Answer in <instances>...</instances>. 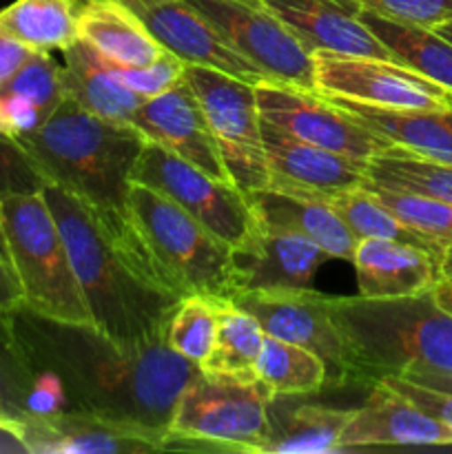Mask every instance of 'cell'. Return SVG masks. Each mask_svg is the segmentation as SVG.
I'll use <instances>...</instances> for the list:
<instances>
[{
	"label": "cell",
	"instance_id": "1",
	"mask_svg": "<svg viewBox=\"0 0 452 454\" xmlns=\"http://www.w3.org/2000/svg\"><path fill=\"white\" fill-rule=\"evenodd\" d=\"M25 310V309H22ZM27 313V310H25ZM34 319V335L20 333L34 366L60 390L62 411L89 412L158 434H168L182 390L199 375L198 364L155 340L120 348L93 326Z\"/></svg>",
	"mask_w": 452,
	"mask_h": 454
},
{
	"label": "cell",
	"instance_id": "2",
	"mask_svg": "<svg viewBox=\"0 0 452 454\" xmlns=\"http://www.w3.org/2000/svg\"><path fill=\"white\" fill-rule=\"evenodd\" d=\"M43 195L65 238L93 328L120 348L164 340L182 297L164 286L136 226L111 229L89 204L56 184L44 186Z\"/></svg>",
	"mask_w": 452,
	"mask_h": 454
},
{
	"label": "cell",
	"instance_id": "3",
	"mask_svg": "<svg viewBox=\"0 0 452 454\" xmlns=\"http://www.w3.org/2000/svg\"><path fill=\"white\" fill-rule=\"evenodd\" d=\"M18 142L49 184L82 200L113 229L131 224V171L146 145L137 129L97 118L65 98L43 127Z\"/></svg>",
	"mask_w": 452,
	"mask_h": 454
},
{
	"label": "cell",
	"instance_id": "4",
	"mask_svg": "<svg viewBox=\"0 0 452 454\" xmlns=\"http://www.w3.org/2000/svg\"><path fill=\"white\" fill-rule=\"evenodd\" d=\"M346 346L350 386L406 372H452V313L433 291L403 297H331Z\"/></svg>",
	"mask_w": 452,
	"mask_h": 454
},
{
	"label": "cell",
	"instance_id": "5",
	"mask_svg": "<svg viewBox=\"0 0 452 454\" xmlns=\"http://www.w3.org/2000/svg\"><path fill=\"white\" fill-rule=\"evenodd\" d=\"M0 226L22 309L49 322L93 326L65 238L44 195L0 198Z\"/></svg>",
	"mask_w": 452,
	"mask_h": 454
},
{
	"label": "cell",
	"instance_id": "6",
	"mask_svg": "<svg viewBox=\"0 0 452 454\" xmlns=\"http://www.w3.org/2000/svg\"><path fill=\"white\" fill-rule=\"evenodd\" d=\"M127 204L137 239L168 291L177 297L235 295L233 248L149 186L131 182Z\"/></svg>",
	"mask_w": 452,
	"mask_h": 454
},
{
	"label": "cell",
	"instance_id": "7",
	"mask_svg": "<svg viewBox=\"0 0 452 454\" xmlns=\"http://www.w3.org/2000/svg\"><path fill=\"white\" fill-rule=\"evenodd\" d=\"M273 397L260 381L199 375L173 408L164 450L261 454L270 433Z\"/></svg>",
	"mask_w": 452,
	"mask_h": 454
},
{
	"label": "cell",
	"instance_id": "8",
	"mask_svg": "<svg viewBox=\"0 0 452 454\" xmlns=\"http://www.w3.org/2000/svg\"><path fill=\"white\" fill-rule=\"evenodd\" d=\"M131 182L162 193L233 251L246 247L257 229V217L244 191L153 142L142 149Z\"/></svg>",
	"mask_w": 452,
	"mask_h": 454
},
{
	"label": "cell",
	"instance_id": "9",
	"mask_svg": "<svg viewBox=\"0 0 452 454\" xmlns=\"http://www.w3.org/2000/svg\"><path fill=\"white\" fill-rule=\"evenodd\" d=\"M184 80L202 105L230 182L244 193L269 189L270 168L261 142L255 84L198 65H186Z\"/></svg>",
	"mask_w": 452,
	"mask_h": 454
},
{
	"label": "cell",
	"instance_id": "10",
	"mask_svg": "<svg viewBox=\"0 0 452 454\" xmlns=\"http://www.w3.org/2000/svg\"><path fill=\"white\" fill-rule=\"evenodd\" d=\"M213 29L269 78L286 87L315 89L313 51L266 9L248 0H189Z\"/></svg>",
	"mask_w": 452,
	"mask_h": 454
},
{
	"label": "cell",
	"instance_id": "11",
	"mask_svg": "<svg viewBox=\"0 0 452 454\" xmlns=\"http://www.w3.org/2000/svg\"><path fill=\"white\" fill-rule=\"evenodd\" d=\"M257 109L266 122L284 129L300 140L335 151L366 167L368 160L388 149L384 137L362 127L331 98L319 91L286 87L277 82L255 84Z\"/></svg>",
	"mask_w": 452,
	"mask_h": 454
},
{
	"label": "cell",
	"instance_id": "12",
	"mask_svg": "<svg viewBox=\"0 0 452 454\" xmlns=\"http://www.w3.org/2000/svg\"><path fill=\"white\" fill-rule=\"evenodd\" d=\"M315 89L323 96L348 98L388 109H441L452 93L397 62L313 51Z\"/></svg>",
	"mask_w": 452,
	"mask_h": 454
},
{
	"label": "cell",
	"instance_id": "13",
	"mask_svg": "<svg viewBox=\"0 0 452 454\" xmlns=\"http://www.w3.org/2000/svg\"><path fill=\"white\" fill-rule=\"evenodd\" d=\"M233 301L260 322L266 335L322 357L332 375V386H350L346 346L332 322L331 297L313 288H275L239 293Z\"/></svg>",
	"mask_w": 452,
	"mask_h": 454
},
{
	"label": "cell",
	"instance_id": "14",
	"mask_svg": "<svg viewBox=\"0 0 452 454\" xmlns=\"http://www.w3.org/2000/svg\"><path fill=\"white\" fill-rule=\"evenodd\" d=\"M31 454H142L160 452L168 434L78 411L34 412L20 421Z\"/></svg>",
	"mask_w": 452,
	"mask_h": 454
},
{
	"label": "cell",
	"instance_id": "15",
	"mask_svg": "<svg viewBox=\"0 0 452 454\" xmlns=\"http://www.w3.org/2000/svg\"><path fill=\"white\" fill-rule=\"evenodd\" d=\"M131 127L146 142L180 155L217 180L230 182L202 105L184 78L168 91L142 102L131 115Z\"/></svg>",
	"mask_w": 452,
	"mask_h": 454
},
{
	"label": "cell",
	"instance_id": "16",
	"mask_svg": "<svg viewBox=\"0 0 452 454\" xmlns=\"http://www.w3.org/2000/svg\"><path fill=\"white\" fill-rule=\"evenodd\" d=\"M328 260L332 257L304 235L257 220L251 242L233 251L235 295L275 288H310L317 269Z\"/></svg>",
	"mask_w": 452,
	"mask_h": 454
},
{
	"label": "cell",
	"instance_id": "17",
	"mask_svg": "<svg viewBox=\"0 0 452 454\" xmlns=\"http://www.w3.org/2000/svg\"><path fill=\"white\" fill-rule=\"evenodd\" d=\"M261 142L270 168V184L304 193L331 195L368 184L366 167L335 151L300 140L261 118Z\"/></svg>",
	"mask_w": 452,
	"mask_h": 454
},
{
	"label": "cell",
	"instance_id": "18",
	"mask_svg": "<svg viewBox=\"0 0 452 454\" xmlns=\"http://www.w3.org/2000/svg\"><path fill=\"white\" fill-rule=\"evenodd\" d=\"M282 20L310 51L377 58L397 62L393 53L359 20L348 0H248ZM399 65V62H397Z\"/></svg>",
	"mask_w": 452,
	"mask_h": 454
},
{
	"label": "cell",
	"instance_id": "19",
	"mask_svg": "<svg viewBox=\"0 0 452 454\" xmlns=\"http://www.w3.org/2000/svg\"><path fill=\"white\" fill-rule=\"evenodd\" d=\"M144 20L151 34L162 43L164 49L175 53L186 65L208 67L248 84L269 82L257 67L239 56L211 22L191 7L189 0H167L136 12Z\"/></svg>",
	"mask_w": 452,
	"mask_h": 454
},
{
	"label": "cell",
	"instance_id": "20",
	"mask_svg": "<svg viewBox=\"0 0 452 454\" xmlns=\"http://www.w3.org/2000/svg\"><path fill=\"white\" fill-rule=\"evenodd\" d=\"M377 446H452V430L377 381L366 406L353 411L346 424L339 452Z\"/></svg>",
	"mask_w": 452,
	"mask_h": 454
},
{
	"label": "cell",
	"instance_id": "21",
	"mask_svg": "<svg viewBox=\"0 0 452 454\" xmlns=\"http://www.w3.org/2000/svg\"><path fill=\"white\" fill-rule=\"evenodd\" d=\"M353 264L359 295L377 300L433 291L443 279L433 253L394 239H359Z\"/></svg>",
	"mask_w": 452,
	"mask_h": 454
},
{
	"label": "cell",
	"instance_id": "22",
	"mask_svg": "<svg viewBox=\"0 0 452 454\" xmlns=\"http://www.w3.org/2000/svg\"><path fill=\"white\" fill-rule=\"evenodd\" d=\"M246 198L260 222L304 235L331 257L353 262L357 238L346 229L326 198L273 184L246 193Z\"/></svg>",
	"mask_w": 452,
	"mask_h": 454
},
{
	"label": "cell",
	"instance_id": "23",
	"mask_svg": "<svg viewBox=\"0 0 452 454\" xmlns=\"http://www.w3.org/2000/svg\"><path fill=\"white\" fill-rule=\"evenodd\" d=\"M331 100L390 146L452 164V105L441 109H388L348 98Z\"/></svg>",
	"mask_w": 452,
	"mask_h": 454
},
{
	"label": "cell",
	"instance_id": "24",
	"mask_svg": "<svg viewBox=\"0 0 452 454\" xmlns=\"http://www.w3.org/2000/svg\"><path fill=\"white\" fill-rule=\"evenodd\" d=\"M78 40L113 67H146L167 51L144 20L120 0H84Z\"/></svg>",
	"mask_w": 452,
	"mask_h": 454
},
{
	"label": "cell",
	"instance_id": "25",
	"mask_svg": "<svg viewBox=\"0 0 452 454\" xmlns=\"http://www.w3.org/2000/svg\"><path fill=\"white\" fill-rule=\"evenodd\" d=\"M62 56H65L62 65L65 98L102 120L131 124V115L144 102V98L129 89L82 40L69 44Z\"/></svg>",
	"mask_w": 452,
	"mask_h": 454
},
{
	"label": "cell",
	"instance_id": "26",
	"mask_svg": "<svg viewBox=\"0 0 452 454\" xmlns=\"http://www.w3.org/2000/svg\"><path fill=\"white\" fill-rule=\"evenodd\" d=\"M359 20L393 53L399 65L417 71L452 93V43L430 27L388 20L359 9Z\"/></svg>",
	"mask_w": 452,
	"mask_h": 454
},
{
	"label": "cell",
	"instance_id": "27",
	"mask_svg": "<svg viewBox=\"0 0 452 454\" xmlns=\"http://www.w3.org/2000/svg\"><path fill=\"white\" fill-rule=\"evenodd\" d=\"M353 411L304 403L275 417L270 412V433L261 454H331L339 452L341 434Z\"/></svg>",
	"mask_w": 452,
	"mask_h": 454
},
{
	"label": "cell",
	"instance_id": "28",
	"mask_svg": "<svg viewBox=\"0 0 452 454\" xmlns=\"http://www.w3.org/2000/svg\"><path fill=\"white\" fill-rule=\"evenodd\" d=\"M80 0H16L0 12V29L31 51H65L78 40Z\"/></svg>",
	"mask_w": 452,
	"mask_h": 454
},
{
	"label": "cell",
	"instance_id": "29",
	"mask_svg": "<svg viewBox=\"0 0 452 454\" xmlns=\"http://www.w3.org/2000/svg\"><path fill=\"white\" fill-rule=\"evenodd\" d=\"M264 335L260 322L251 313L239 309L233 300H220L215 344L199 371L204 375L255 381V364Z\"/></svg>",
	"mask_w": 452,
	"mask_h": 454
},
{
	"label": "cell",
	"instance_id": "30",
	"mask_svg": "<svg viewBox=\"0 0 452 454\" xmlns=\"http://www.w3.org/2000/svg\"><path fill=\"white\" fill-rule=\"evenodd\" d=\"M255 377L273 399L310 395L328 384V368L322 357L308 348L264 335Z\"/></svg>",
	"mask_w": 452,
	"mask_h": 454
},
{
	"label": "cell",
	"instance_id": "31",
	"mask_svg": "<svg viewBox=\"0 0 452 454\" xmlns=\"http://www.w3.org/2000/svg\"><path fill=\"white\" fill-rule=\"evenodd\" d=\"M368 184L452 204V164L388 146L366 164Z\"/></svg>",
	"mask_w": 452,
	"mask_h": 454
},
{
	"label": "cell",
	"instance_id": "32",
	"mask_svg": "<svg viewBox=\"0 0 452 454\" xmlns=\"http://www.w3.org/2000/svg\"><path fill=\"white\" fill-rule=\"evenodd\" d=\"M328 204L335 208V213L341 217L346 229L357 238V242L359 239H394V242L412 244V247L425 248L428 253H433L441 262L443 269L441 248L430 242V239H425L424 235L408 229L393 211H388L381 204V200L368 189V184L331 195Z\"/></svg>",
	"mask_w": 452,
	"mask_h": 454
},
{
	"label": "cell",
	"instance_id": "33",
	"mask_svg": "<svg viewBox=\"0 0 452 454\" xmlns=\"http://www.w3.org/2000/svg\"><path fill=\"white\" fill-rule=\"evenodd\" d=\"M35 381L38 371L16 326V315H0V421L20 424L31 415Z\"/></svg>",
	"mask_w": 452,
	"mask_h": 454
},
{
	"label": "cell",
	"instance_id": "34",
	"mask_svg": "<svg viewBox=\"0 0 452 454\" xmlns=\"http://www.w3.org/2000/svg\"><path fill=\"white\" fill-rule=\"evenodd\" d=\"M368 189L381 200L388 211H393L408 229L424 235L437 244L443 253V279L452 278V204L424 195L406 193V191L384 189V186L368 184Z\"/></svg>",
	"mask_w": 452,
	"mask_h": 454
},
{
	"label": "cell",
	"instance_id": "35",
	"mask_svg": "<svg viewBox=\"0 0 452 454\" xmlns=\"http://www.w3.org/2000/svg\"><path fill=\"white\" fill-rule=\"evenodd\" d=\"M220 300L208 295H186L173 306L164 340L189 362L202 366L215 344Z\"/></svg>",
	"mask_w": 452,
	"mask_h": 454
},
{
	"label": "cell",
	"instance_id": "36",
	"mask_svg": "<svg viewBox=\"0 0 452 454\" xmlns=\"http://www.w3.org/2000/svg\"><path fill=\"white\" fill-rule=\"evenodd\" d=\"M3 89L27 98L35 106H40L44 114L51 115L58 109V105L65 100L62 65H58L49 53L31 51L29 60L20 67V71Z\"/></svg>",
	"mask_w": 452,
	"mask_h": 454
},
{
	"label": "cell",
	"instance_id": "37",
	"mask_svg": "<svg viewBox=\"0 0 452 454\" xmlns=\"http://www.w3.org/2000/svg\"><path fill=\"white\" fill-rule=\"evenodd\" d=\"M47 184V177L40 173L25 146L0 131V198L43 193Z\"/></svg>",
	"mask_w": 452,
	"mask_h": 454
},
{
	"label": "cell",
	"instance_id": "38",
	"mask_svg": "<svg viewBox=\"0 0 452 454\" xmlns=\"http://www.w3.org/2000/svg\"><path fill=\"white\" fill-rule=\"evenodd\" d=\"M109 67L129 89L149 100V98L160 96V93L175 87L184 78L186 62L167 49L158 60L146 67Z\"/></svg>",
	"mask_w": 452,
	"mask_h": 454
},
{
	"label": "cell",
	"instance_id": "39",
	"mask_svg": "<svg viewBox=\"0 0 452 454\" xmlns=\"http://www.w3.org/2000/svg\"><path fill=\"white\" fill-rule=\"evenodd\" d=\"M348 3L388 20L430 27V29L452 20V0H348Z\"/></svg>",
	"mask_w": 452,
	"mask_h": 454
},
{
	"label": "cell",
	"instance_id": "40",
	"mask_svg": "<svg viewBox=\"0 0 452 454\" xmlns=\"http://www.w3.org/2000/svg\"><path fill=\"white\" fill-rule=\"evenodd\" d=\"M49 115L18 93L0 89V131L22 140L44 124Z\"/></svg>",
	"mask_w": 452,
	"mask_h": 454
},
{
	"label": "cell",
	"instance_id": "41",
	"mask_svg": "<svg viewBox=\"0 0 452 454\" xmlns=\"http://www.w3.org/2000/svg\"><path fill=\"white\" fill-rule=\"evenodd\" d=\"M386 386L399 393L401 397H406L408 402H412L415 406H419L421 411H425L428 415H433L434 419H439L441 424H446L452 430V393H441V390L425 388V386L415 384V381H408L403 377H386Z\"/></svg>",
	"mask_w": 452,
	"mask_h": 454
},
{
	"label": "cell",
	"instance_id": "42",
	"mask_svg": "<svg viewBox=\"0 0 452 454\" xmlns=\"http://www.w3.org/2000/svg\"><path fill=\"white\" fill-rule=\"evenodd\" d=\"M31 49L0 29V89L20 71V67L29 60Z\"/></svg>",
	"mask_w": 452,
	"mask_h": 454
},
{
	"label": "cell",
	"instance_id": "43",
	"mask_svg": "<svg viewBox=\"0 0 452 454\" xmlns=\"http://www.w3.org/2000/svg\"><path fill=\"white\" fill-rule=\"evenodd\" d=\"M22 309V295L18 279L7 257L0 253V315H16Z\"/></svg>",
	"mask_w": 452,
	"mask_h": 454
},
{
	"label": "cell",
	"instance_id": "44",
	"mask_svg": "<svg viewBox=\"0 0 452 454\" xmlns=\"http://www.w3.org/2000/svg\"><path fill=\"white\" fill-rule=\"evenodd\" d=\"M408 381H415V384L425 386V388L441 390V393H452V372H406V375H399Z\"/></svg>",
	"mask_w": 452,
	"mask_h": 454
},
{
	"label": "cell",
	"instance_id": "45",
	"mask_svg": "<svg viewBox=\"0 0 452 454\" xmlns=\"http://www.w3.org/2000/svg\"><path fill=\"white\" fill-rule=\"evenodd\" d=\"M433 293H434V300H437L439 304L448 310V313H452V282L450 279H441V282L433 288Z\"/></svg>",
	"mask_w": 452,
	"mask_h": 454
},
{
	"label": "cell",
	"instance_id": "46",
	"mask_svg": "<svg viewBox=\"0 0 452 454\" xmlns=\"http://www.w3.org/2000/svg\"><path fill=\"white\" fill-rule=\"evenodd\" d=\"M434 31H437V34H441L443 38L450 40V43H452V20L441 22V25H439V27H434Z\"/></svg>",
	"mask_w": 452,
	"mask_h": 454
},
{
	"label": "cell",
	"instance_id": "47",
	"mask_svg": "<svg viewBox=\"0 0 452 454\" xmlns=\"http://www.w3.org/2000/svg\"><path fill=\"white\" fill-rule=\"evenodd\" d=\"M0 253L7 257V247H4V235H3V226H0ZM9 262V260H7Z\"/></svg>",
	"mask_w": 452,
	"mask_h": 454
},
{
	"label": "cell",
	"instance_id": "48",
	"mask_svg": "<svg viewBox=\"0 0 452 454\" xmlns=\"http://www.w3.org/2000/svg\"><path fill=\"white\" fill-rule=\"evenodd\" d=\"M450 282H452V278H450Z\"/></svg>",
	"mask_w": 452,
	"mask_h": 454
}]
</instances>
